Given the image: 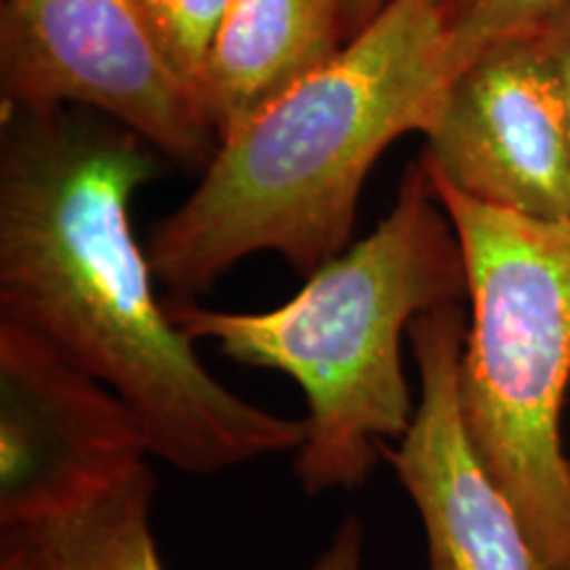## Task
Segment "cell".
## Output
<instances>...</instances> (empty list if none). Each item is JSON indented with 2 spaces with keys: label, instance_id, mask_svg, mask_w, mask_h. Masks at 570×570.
Here are the masks:
<instances>
[{
  "label": "cell",
  "instance_id": "6da1fadb",
  "mask_svg": "<svg viewBox=\"0 0 570 570\" xmlns=\"http://www.w3.org/2000/svg\"><path fill=\"white\" fill-rule=\"evenodd\" d=\"M159 161L140 135L85 109H3L0 323L35 333L111 389L151 458L214 475L296 452L304 423L238 396L156 294L130 225Z\"/></svg>",
  "mask_w": 570,
  "mask_h": 570
},
{
  "label": "cell",
  "instance_id": "7a4b0ae2",
  "mask_svg": "<svg viewBox=\"0 0 570 570\" xmlns=\"http://www.w3.org/2000/svg\"><path fill=\"white\" fill-rule=\"evenodd\" d=\"M468 61L436 0H391L336 59L217 142L194 194L148 235L156 283L194 298L262 252L304 277L336 259L375 161L423 132Z\"/></svg>",
  "mask_w": 570,
  "mask_h": 570
},
{
  "label": "cell",
  "instance_id": "3957f363",
  "mask_svg": "<svg viewBox=\"0 0 570 570\" xmlns=\"http://www.w3.org/2000/svg\"><path fill=\"white\" fill-rule=\"evenodd\" d=\"M449 304H468L465 256L420 161L404 173L381 225L275 309L223 312L164 298L194 344L209 341L235 365L277 370L302 389L296 475L309 497L365 487L389 441L410 431L417 402L402 341L423 312Z\"/></svg>",
  "mask_w": 570,
  "mask_h": 570
},
{
  "label": "cell",
  "instance_id": "277c9868",
  "mask_svg": "<svg viewBox=\"0 0 570 570\" xmlns=\"http://www.w3.org/2000/svg\"><path fill=\"white\" fill-rule=\"evenodd\" d=\"M431 185L458 230L468 273L462 428L515 508L541 568L570 570V452L562 439L570 219L529 217Z\"/></svg>",
  "mask_w": 570,
  "mask_h": 570
},
{
  "label": "cell",
  "instance_id": "5b68a950",
  "mask_svg": "<svg viewBox=\"0 0 570 570\" xmlns=\"http://www.w3.org/2000/svg\"><path fill=\"white\" fill-rule=\"evenodd\" d=\"M3 109H85L206 167L217 135L135 0H3Z\"/></svg>",
  "mask_w": 570,
  "mask_h": 570
},
{
  "label": "cell",
  "instance_id": "8992f818",
  "mask_svg": "<svg viewBox=\"0 0 570 570\" xmlns=\"http://www.w3.org/2000/svg\"><path fill=\"white\" fill-rule=\"evenodd\" d=\"M420 135L431 180L499 209L570 219L568 109L544 32L468 61Z\"/></svg>",
  "mask_w": 570,
  "mask_h": 570
},
{
  "label": "cell",
  "instance_id": "52a82bcc",
  "mask_svg": "<svg viewBox=\"0 0 570 570\" xmlns=\"http://www.w3.org/2000/svg\"><path fill=\"white\" fill-rule=\"evenodd\" d=\"M465 304L423 312L410 327L420 396L410 431L383 449L425 533L428 570H544L504 491L465 436L458 402Z\"/></svg>",
  "mask_w": 570,
  "mask_h": 570
},
{
  "label": "cell",
  "instance_id": "ba28073f",
  "mask_svg": "<svg viewBox=\"0 0 570 570\" xmlns=\"http://www.w3.org/2000/svg\"><path fill=\"white\" fill-rule=\"evenodd\" d=\"M148 458L122 399L35 333L0 323V529Z\"/></svg>",
  "mask_w": 570,
  "mask_h": 570
},
{
  "label": "cell",
  "instance_id": "9c48e42d",
  "mask_svg": "<svg viewBox=\"0 0 570 570\" xmlns=\"http://www.w3.org/2000/svg\"><path fill=\"white\" fill-rule=\"evenodd\" d=\"M156 479L148 460L0 529V570H167L151 529ZM309 570H365V531L346 515Z\"/></svg>",
  "mask_w": 570,
  "mask_h": 570
},
{
  "label": "cell",
  "instance_id": "30bf717a",
  "mask_svg": "<svg viewBox=\"0 0 570 570\" xmlns=\"http://www.w3.org/2000/svg\"><path fill=\"white\" fill-rule=\"evenodd\" d=\"M346 42L341 0H230L196 82L217 142L336 59Z\"/></svg>",
  "mask_w": 570,
  "mask_h": 570
},
{
  "label": "cell",
  "instance_id": "8fae6325",
  "mask_svg": "<svg viewBox=\"0 0 570 570\" xmlns=\"http://www.w3.org/2000/svg\"><path fill=\"white\" fill-rule=\"evenodd\" d=\"M436 6L468 59L499 40L544 32L570 11V0H436Z\"/></svg>",
  "mask_w": 570,
  "mask_h": 570
},
{
  "label": "cell",
  "instance_id": "7c38bea8",
  "mask_svg": "<svg viewBox=\"0 0 570 570\" xmlns=\"http://www.w3.org/2000/svg\"><path fill=\"white\" fill-rule=\"evenodd\" d=\"M177 75L196 92L204 59L230 0H135Z\"/></svg>",
  "mask_w": 570,
  "mask_h": 570
},
{
  "label": "cell",
  "instance_id": "4fadbf2b",
  "mask_svg": "<svg viewBox=\"0 0 570 570\" xmlns=\"http://www.w3.org/2000/svg\"><path fill=\"white\" fill-rule=\"evenodd\" d=\"M547 46H550L554 67H558L562 96H566V109H568V127H570V11L566 17H560L554 24L544 30Z\"/></svg>",
  "mask_w": 570,
  "mask_h": 570
},
{
  "label": "cell",
  "instance_id": "5bb4252c",
  "mask_svg": "<svg viewBox=\"0 0 570 570\" xmlns=\"http://www.w3.org/2000/svg\"><path fill=\"white\" fill-rule=\"evenodd\" d=\"M389 3L391 0H341L348 27V40H354L365 27L373 24L377 13L386 9Z\"/></svg>",
  "mask_w": 570,
  "mask_h": 570
}]
</instances>
